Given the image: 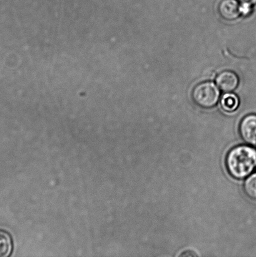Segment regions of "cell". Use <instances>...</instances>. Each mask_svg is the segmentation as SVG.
<instances>
[{
    "instance_id": "obj_1",
    "label": "cell",
    "mask_w": 256,
    "mask_h": 257,
    "mask_svg": "<svg viewBox=\"0 0 256 257\" xmlns=\"http://www.w3.org/2000/svg\"><path fill=\"white\" fill-rule=\"evenodd\" d=\"M228 171L233 177L242 179L249 176L256 167V150L248 146L233 148L226 158Z\"/></svg>"
},
{
    "instance_id": "obj_2",
    "label": "cell",
    "mask_w": 256,
    "mask_h": 257,
    "mask_svg": "<svg viewBox=\"0 0 256 257\" xmlns=\"http://www.w3.org/2000/svg\"><path fill=\"white\" fill-rule=\"evenodd\" d=\"M220 90L217 85L210 81L197 84L192 90V97L194 102L204 109L214 107L219 102Z\"/></svg>"
},
{
    "instance_id": "obj_3",
    "label": "cell",
    "mask_w": 256,
    "mask_h": 257,
    "mask_svg": "<svg viewBox=\"0 0 256 257\" xmlns=\"http://www.w3.org/2000/svg\"><path fill=\"white\" fill-rule=\"evenodd\" d=\"M239 131L240 136L245 142L256 145V115L250 114L243 118Z\"/></svg>"
},
{
    "instance_id": "obj_4",
    "label": "cell",
    "mask_w": 256,
    "mask_h": 257,
    "mask_svg": "<svg viewBox=\"0 0 256 257\" xmlns=\"http://www.w3.org/2000/svg\"><path fill=\"white\" fill-rule=\"evenodd\" d=\"M217 87L222 91L231 92L236 89L239 85V78L235 73L230 70H224L220 72L215 79Z\"/></svg>"
},
{
    "instance_id": "obj_5",
    "label": "cell",
    "mask_w": 256,
    "mask_h": 257,
    "mask_svg": "<svg viewBox=\"0 0 256 257\" xmlns=\"http://www.w3.org/2000/svg\"><path fill=\"white\" fill-rule=\"evenodd\" d=\"M239 6L237 0H222L218 7V12L222 19L232 21L240 17Z\"/></svg>"
},
{
    "instance_id": "obj_6",
    "label": "cell",
    "mask_w": 256,
    "mask_h": 257,
    "mask_svg": "<svg viewBox=\"0 0 256 257\" xmlns=\"http://www.w3.org/2000/svg\"><path fill=\"white\" fill-rule=\"evenodd\" d=\"M240 104L239 97L231 92H226L220 99V105L227 112H233L237 109Z\"/></svg>"
},
{
    "instance_id": "obj_7",
    "label": "cell",
    "mask_w": 256,
    "mask_h": 257,
    "mask_svg": "<svg viewBox=\"0 0 256 257\" xmlns=\"http://www.w3.org/2000/svg\"><path fill=\"white\" fill-rule=\"evenodd\" d=\"M13 250V241L11 236L6 231L0 230V257L11 255Z\"/></svg>"
},
{
    "instance_id": "obj_8",
    "label": "cell",
    "mask_w": 256,
    "mask_h": 257,
    "mask_svg": "<svg viewBox=\"0 0 256 257\" xmlns=\"http://www.w3.org/2000/svg\"><path fill=\"white\" fill-rule=\"evenodd\" d=\"M244 191L249 198L256 200V173L248 176L244 183Z\"/></svg>"
},
{
    "instance_id": "obj_9",
    "label": "cell",
    "mask_w": 256,
    "mask_h": 257,
    "mask_svg": "<svg viewBox=\"0 0 256 257\" xmlns=\"http://www.w3.org/2000/svg\"><path fill=\"white\" fill-rule=\"evenodd\" d=\"M252 5L247 3H241L239 6L240 15L246 17L251 14L252 11Z\"/></svg>"
},
{
    "instance_id": "obj_10",
    "label": "cell",
    "mask_w": 256,
    "mask_h": 257,
    "mask_svg": "<svg viewBox=\"0 0 256 257\" xmlns=\"http://www.w3.org/2000/svg\"><path fill=\"white\" fill-rule=\"evenodd\" d=\"M240 3H247L250 5H255L256 0H239Z\"/></svg>"
}]
</instances>
